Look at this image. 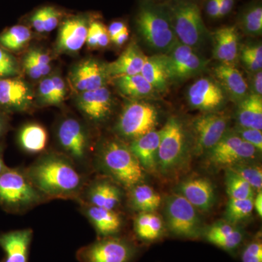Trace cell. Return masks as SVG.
I'll return each instance as SVG.
<instances>
[{
	"mask_svg": "<svg viewBox=\"0 0 262 262\" xmlns=\"http://www.w3.org/2000/svg\"><path fill=\"white\" fill-rule=\"evenodd\" d=\"M18 74V62L5 48L0 47V79L15 77Z\"/></svg>",
	"mask_w": 262,
	"mask_h": 262,
	"instance_id": "f35d334b",
	"label": "cell"
},
{
	"mask_svg": "<svg viewBox=\"0 0 262 262\" xmlns=\"http://www.w3.org/2000/svg\"><path fill=\"white\" fill-rule=\"evenodd\" d=\"M18 139L20 145L25 151L29 153L40 152L47 146V130L39 124H27L20 130Z\"/></svg>",
	"mask_w": 262,
	"mask_h": 262,
	"instance_id": "d6a6232c",
	"label": "cell"
},
{
	"mask_svg": "<svg viewBox=\"0 0 262 262\" xmlns=\"http://www.w3.org/2000/svg\"><path fill=\"white\" fill-rule=\"evenodd\" d=\"M163 3L179 42L194 50L201 47L208 33L198 3L194 0H165Z\"/></svg>",
	"mask_w": 262,
	"mask_h": 262,
	"instance_id": "277c9868",
	"label": "cell"
},
{
	"mask_svg": "<svg viewBox=\"0 0 262 262\" xmlns=\"http://www.w3.org/2000/svg\"><path fill=\"white\" fill-rule=\"evenodd\" d=\"M253 198L244 200L229 199L225 213L226 222L237 225L250 218L254 210Z\"/></svg>",
	"mask_w": 262,
	"mask_h": 262,
	"instance_id": "e575fe53",
	"label": "cell"
},
{
	"mask_svg": "<svg viewBox=\"0 0 262 262\" xmlns=\"http://www.w3.org/2000/svg\"><path fill=\"white\" fill-rule=\"evenodd\" d=\"M117 89L124 96L133 100L154 97L157 91L144 77L139 75L122 76L114 78Z\"/></svg>",
	"mask_w": 262,
	"mask_h": 262,
	"instance_id": "83f0119b",
	"label": "cell"
},
{
	"mask_svg": "<svg viewBox=\"0 0 262 262\" xmlns=\"http://www.w3.org/2000/svg\"><path fill=\"white\" fill-rule=\"evenodd\" d=\"M249 73L262 70V45L261 42L241 45L239 58Z\"/></svg>",
	"mask_w": 262,
	"mask_h": 262,
	"instance_id": "d590c367",
	"label": "cell"
},
{
	"mask_svg": "<svg viewBox=\"0 0 262 262\" xmlns=\"http://www.w3.org/2000/svg\"><path fill=\"white\" fill-rule=\"evenodd\" d=\"M98 162L105 173L127 189L144 181V169L129 146L118 139L103 143L98 153Z\"/></svg>",
	"mask_w": 262,
	"mask_h": 262,
	"instance_id": "3957f363",
	"label": "cell"
},
{
	"mask_svg": "<svg viewBox=\"0 0 262 262\" xmlns=\"http://www.w3.org/2000/svg\"><path fill=\"white\" fill-rule=\"evenodd\" d=\"M26 56L31 58L34 63L40 69L44 77L49 75L51 71V58L48 53H45L42 50L34 48V49H31Z\"/></svg>",
	"mask_w": 262,
	"mask_h": 262,
	"instance_id": "7bdbcfd3",
	"label": "cell"
},
{
	"mask_svg": "<svg viewBox=\"0 0 262 262\" xmlns=\"http://www.w3.org/2000/svg\"><path fill=\"white\" fill-rule=\"evenodd\" d=\"M221 0H206L205 11L208 18L217 20L220 19Z\"/></svg>",
	"mask_w": 262,
	"mask_h": 262,
	"instance_id": "f907efd6",
	"label": "cell"
},
{
	"mask_svg": "<svg viewBox=\"0 0 262 262\" xmlns=\"http://www.w3.org/2000/svg\"><path fill=\"white\" fill-rule=\"evenodd\" d=\"M32 36V32L27 26H13L0 34V46L9 51H19L30 41Z\"/></svg>",
	"mask_w": 262,
	"mask_h": 262,
	"instance_id": "836d02e7",
	"label": "cell"
},
{
	"mask_svg": "<svg viewBox=\"0 0 262 262\" xmlns=\"http://www.w3.org/2000/svg\"><path fill=\"white\" fill-rule=\"evenodd\" d=\"M137 32L148 47L166 54L179 42L163 3L141 0L135 16Z\"/></svg>",
	"mask_w": 262,
	"mask_h": 262,
	"instance_id": "7a4b0ae2",
	"label": "cell"
},
{
	"mask_svg": "<svg viewBox=\"0 0 262 262\" xmlns=\"http://www.w3.org/2000/svg\"><path fill=\"white\" fill-rule=\"evenodd\" d=\"M63 10L54 5H44L34 10L29 15L31 27L36 32L48 33L56 29L64 19Z\"/></svg>",
	"mask_w": 262,
	"mask_h": 262,
	"instance_id": "f1b7e54d",
	"label": "cell"
},
{
	"mask_svg": "<svg viewBox=\"0 0 262 262\" xmlns=\"http://www.w3.org/2000/svg\"><path fill=\"white\" fill-rule=\"evenodd\" d=\"M103 26L104 24L102 22L96 19H91L90 20L87 39H86V43L90 48L92 49L98 48V38Z\"/></svg>",
	"mask_w": 262,
	"mask_h": 262,
	"instance_id": "bcb514c9",
	"label": "cell"
},
{
	"mask_svg": "<svg viewBox=\"0 0 262 262\" xmlns=\"http://www.w3.org/2000/svg\"><path fill=\"white\" fill-rule=\"evenodd\" d=\"M130 189L129 202L135 211L151 213L158 209L161 205V196L147 184L141 183Z\"/></svg>",
	"mask_w": 262,
	"mask_h": 262,
	"instance_id": "1f68e13d",
	"label": "cell"
},
{
	"mask_svg": "<svg viewBox=\"0 0 262 262\" xmlns=\"http://www.w3.org/2000/svg\"><path fill=\"white\" fill-rule=\"evenodd\" d=\"M46 199L25 170L8 168L0 175V206L11 213H21Z\"/></svg>",
	"mask_w": 262,
	"mask_h": 262,
	"instance_id": "5b68a950",
	"label": "cell"
},
{
	"mask_svg": "<svg viewBox=\"0 0 262 262\" xmlns=\"http://www.w3.org/2000/svg\"><path fill=\"white\" fill-rule=\"evenodd\" d=\"M23 67L26 73L29 75V77L33 79V80H38V79L44 77L40 69H39V67L34 63V62L33 61L31 58H29L28 56H24Z\"/></svg>",
	"mask_w": 262,
	"mask_h": 262,
	"instance_id": "681fc988",
	"label": "cell"
},
{
	"mask_svg": "<svg viewBox=\"0 0 262 262\" xmlns=\"http://www.w3.org/2000/svg\"><path fill=\"white\" fill-rule=\"evenodd\" d=\"M248 86L249 94L262 96V70L249 73Z\"/></svg>",
	"mask_w": 262,
	"mask_h": 262,
	"instance_id": "c3c4849f",
	"label": "cell"
},
{
	"mask_svg": "<svg viewBox=\"0 0 262 262\" xmlns=\"http://www.w3.org/2000/svg\"><path fill=\"white\" fill-rule=\"evenodd\" d=\"M146 57L136 43H131L115 61L106 64L108 77L116 78L141 74Z\"/></svg>",
	"mask_w": 262,
	"mask_h": 262,
	"instance_id": "cb8c5ba5",
	"label": "cell"
},
{
	"mask_svg": "<svg viewBox=\"0 0 262 262\" xmlns=\"http://www.w3.org/2000/svg\"><path fill=\"white\" fill-rule=\"evenodd\" d=\"M39 99L43 104L56 106L57 101L55 94L54 86L51 77H46L40 81L38 88Z\"/></svg>",
	"mask_w": 262,
	"mask_h": 262,
	"instance_id": "b9f144b4",
	"label": "cell"
},
{
	"mask_svg": "<svg viewBox=\"0 0 262 262\" xmlns=\"http://www.w3.org/2000/svg\"><path fill=\"white\" fill-rule=\"evenodd\" d=\"M236 0H221L220 19L225 18L233 10Z\"/></svg>",
	"mask_w": 262,
	"mask_h": 262,
	"instance_id": "f5cc1de1",
	"label": "cell"
},
{
	"mask_svg": "<svg viewBox=\"0 0 262 262\" xmlns=\"http://www.w3.org/2000/svg\"><path fill=\"white\" fill-rule=\"evenodd\" d=\"M164 214L172 235L182 239H198L203 227L198 210L179 193L165 198Z\"/></svg>",
	"mask_w": 262,
	"mask_h": 262,
	"instance_id": "52a82bcc",
	"label": "cell"
},
{
	"mask_svg": "<svg viewBox=\"0 0 262 262\" xmlns=\"http://www.w3.org/2000/svg\"><path fill=\"white\" fill-rule=\"evenodd\" d=\"M194 1H196V0H194Z\"/></svg>",
	"mask_w": 262,
	"mask_h": 262,
	"instance_id": "94428289",
	"label": "cell"
},
{
	"mask_svg": "<svg viewBox=\"0 0 262 262\" xmlns=\"http://www.w3.org/2000/svg\"><path fill=\"white\" fill-rule=\"evenodd\" d=\"M151 213H139L134 221V231L138 238L146 243Z\"/></svg>",
	"mask_w": 262,
	"mask_h": 262,
	"instance_id": "f6af8a7d",
	"label": "cell"
},
{
	"mask_svg": "<svg viewBox=\"0 0 262 262\" xmlns=\"http://www.w3.org/2000/svg\"><path fill=\"white\" fill-rule=\"evenodd\" d=\"M139 248L132 241L117 237H101L77 252L80 262H134Z\"/></svg>",
	"mask_w": 262,
	"mask_h": 262,
	"instance_id": "9c48e42d",
	"label": "cell"
},
{
	"mask_svg": "<svg viewBox=\"0 0 262 262\" xmlns=\"http://www.w3.org/2000/svg\"><path fill=\"white\" fill-rule=\"evenodd\" d=\"M86 198L91 206L115 211L121 202L122 192L116 184L108 181H98L89 188Z\"/></svg>",
	"mask_w": 262,
	"mask_h": 262,
	"instance_id": "484cf974",
	"label": "cell"
},
{
	"mask_svg": "<svg viewBox=\"0 0 262 262\" xmlns=\"http://www.w3.org/2000/svg\"><path fill=\"white\" fill-rule=\"evenodd\" d=\"M225 183L229 199L244 200L254 196L255 191L250 184L229 168L226 172Z\"/></svg>",
	"mask_w": 262,
	"mask_h": 262,
	"instance_id": "8d00e7d4",
	"label": "cell"
},
{
	"mask_svg": "<svg viewBox=\"0 0 262 262\" xmlns=\"http://www.w3.org/2000/svg\"><path fill=\"white\" fill-rule=\"evenodd\" d=\"M253 208L256 210V213L261 217L262 215V192H258L256 196L253 198Z\"/></svg>",
	"mask_w": 262,
	"mask_h": 262,
	"instance_id": "9f6ffc18",
	"label": "cell"
},
{
	"mask_svg": "<svg viewBox=\"0 0 262 262\" xmlns=\"http://www.w3.org/2000/svg\"><path fill=\"white\" fill-rule=\"evenodd\" d=\"M159 114L154 105L142 100H132L124 106L117 120L119 135L133 141L156 130Z\"/></svg>",
	"mask_w": 262,
	"mask_h": 262,
	"instance_id": "ba28073f",
	"label": "cell"
},
{
	"mask_svg": "<svg viewBox=\"0 0 262 262\" xmlns=\"http://www.w3.org/2000/svg\"><path fill=\"white\" fill-rule=\"evenodd\" d=\"M213 78L223 89L227 98L235 103L249 95L247 82L235 65L219 63L213 69Z\"/></svg>",
	"mask_w": 262,
	"mask_h": 262,
	"instance_id": "44dd1931",
	"label": "cell"
},
{
	"mask_svg": "<svg viewBox=\"0 0 262 262\" xmlns=\"http://www.w3.org/2000/svg\"><path fill=\"white\" fill-rule=\"evenodd\" d=\"M110 42V37L108 35L107 27L103 26L101 34H100L99 38L98 41V48H104L107 47Z\"/></svg>",
	"mask_w": 262,
	"mask_h": 262,
	"instance_id": "db71d44e",
	"label": "cell"
},
{
	"mask_svg": "<svg viewBox=\"0 0 262 262\" xmlns=\"http://www.w3.org/2000/svg\"><path fill=\"white\" fill-rule=\"evenodd\" d=\"M259 152L254 146L243 141L233 130H228L207 152V158L212 166L228 168L237 164L253 161Z\"/></svg>",
	"mask_w": 262,
	"mask_h": 262,
	"instance_id": "30bf717a",
	"label": "cell"
},
{
	"mask_svg": "<svg viewBox=\"0 0 262 262\" xmlns=\"http://www.w3.org/2000/svg\"><path fill=\"white\" fill-rule=\"evenodd\" d=\"M5 129V122L3 117L0 116V136L3 135Z\"/></svg>",
	"mask_w": 262,
	"mask_h": 262,
	"instance_id": "680465c9",
	"label": "cell"
},
{
	"mask_svg": "<svg viewBox=\"0 0 262 262\" xmlns=\"http://www.w3.org/2000/svg\"><path fill=\"white\" fill-rule=\"evenodd\" d=\"M32 236L31 229L0 234V247L5 253L4 261L2 262H28Z\"/></svg>",
	"mask_w": 262,
	"mask_h": 262,
	"instance_id": "7402d4cb",
	"label": "cell"
},
{
	"mask_svg": "<svg viewBox=\"0 0 262 262\" xmlns=\"http://www.w3.org/2000/svg\"><path fill=\"white\" fill-rule=\"evenodd\" d=\"M229 119L225 114L204 113L192 122L193 149L198 155L208 152L225 136Z\"/></svg>",
	"mask_w": 262,
	"mask_h": 262,
	"instance_id": "7c38bea8",
	"label": "cell"
},
{
	"mask_svg": "<svg viewBox=\"0 0 262 262\" xmlns=\"http://www.w3.org/2000/svg\"><path fill=\"white\" fill-rule=\"evenodd\" d=\"M127 28V24H125V21L121 20H114L110 24V26L107 27V31L108 35H110V39L119 33L122 32V31L125 30Z\"/></svg>",
	"mask_w": 262,
	"mask_h": 262,
	"instance_id": "816d5d0a",
	"label": "cell"
},
{
	"mask_svg": "<svg viewBox=\"0 0 262 262\" xmlns=\"http://www.w3.org/2000/svg\"><path fill=\"white\" fill-rule=\"evenodd\" d=\"M160 135V130H155L131 141L129 147L144 171H157Z\"/></svg>",
	"mask_w": 262,
	"mask_h": 262,
	"instance_id": "603a6c76",
	"label": "cell"
},
{
	"mask_svg": "<svg viewBox=\"0 0 262 262\" xmlns=\"http://www.w3.org/2000/svg\"><path fill=\"white\" fill-rule=\"evenodd\" d=\"M156 1L160 2V3H163V2H165V0H156Z\"/></svg>",
	"mask_w": 262,
	"mask_h": 262,
	"instance_id": "91938a15",
	"label": "cell"
},
{
	"mask_svg": "<svg viewBox=\"0 0 262 262\" xmlns=\"http://www.w3.org/2000/svg\"><path fill=\"white\" fill-rule=\"evenodd\" d=\"M51 77L54 86L57 104H61L64 101L67 96V87H66L64 80L61 76L58 75H52Z\"/></svg>",
	"mask_w": 262,
	"mask_h": 262,
	"instance_id": "7dc6e473",
	"label": "cell"
},
{
	"mask_svg": "<svg viewBox=\"0 0 262 262\" xmlns=\"http://www.w3.org/2000/svg\"><path fill=\"white\" fill-rule=\"evenodd\" d=\"M29 179L46 198H77L84 186V179L75 164L65 155H43L25 170Z\"/></svg>",
	"mask_w": 262,
	"mask_h": 262,
	"instance_id": "6da1fadb",
	"label": "cell"
},
{
	"mask_svg": "<svg viewBox=\"0 0 262 262\" xmlns=\"http://www.w3.org/2000/svg\"><path fill=\"white\" fill-rule=\"evenodd\" d=\"M239 175L250 184L255 192H261L262 188V170L258 165L249 163L234 165L228 168Z\"/></svg>",
	"mask_w": 262,
	"mask_h": 262,
	"instance_id": "74e56055",
	"label": "cell"
},
{
	"mask_svg": "<svg viewBox=\"0 0 262 262\" xmlns=\"http://www.w3.org/2000/svg\"><path fill=\"white\" fill-rule=\"evenodd\" d=\"M164 230L165 227L163 220L155 212H151L146 243H153L159 241L163 236Z\"/></svg>",
	"mask_w": 262,
	"mask_h": 262,
	"instance_id": "ee69618b",
	"label": "cell"
},
{
	"mask_svg": "<svg viewBox=\"0 0 262 262\" xmlns=\"http://www.w3.org/2000/svg\"><path fill=\"white\" fill-rule=\"evenodd\" d=\"M89 16L81 14L66 17L60 24L56 47L61 53H76L86 43Z\"/></svg>",
	"mask_w": 262,
	"mask_h": 262,
	"instance_id": "9a60e30c",
	"label": "cell"
},
{
	"mask_svg": "<svg viewBox=\"0 0 262 262\" xmlns=\"http://www.w3.org/2000/svg\"><path fill=\"white\" fill-rule=\"evenodd\" d=\"M108 77L106 64L92 58L84 60L76 65L70 75L71 83L80 93L106 86Z\"/></svg>",
	"mask_w": 262,
	"mask_h": 262,
	"instance_id": "2e32d148",
	"label": "cell"
},
{
	"mask_svg": "<svg viewBox=\"0 0 262 262\" xmlns=\"http://www.w3.org/2000/svg\"><path fill=\"white\" fill-rule=\"evenodd\" d=\"M241 262H262V243L259 236L245 245L241 253Z\"/></svg>",
	"mask_w": 262,
	"mask_h": 262,
	"instance_id": "ab89813d",
	"label": "cell"
},
{
	"mask_svg": "<svg viewBox=\"0 0 262 262\" xmlns=\"http://www.w3.org/2000/svg\"><path fill=\"white\" fill-rule=\"evenodd\" d=\"M32 100L30 86L21 79L15 77L0 79V106L8 110H24Z\"/></svg>",
	"mask_w": 262,
	"mask_h": 262,
	"instance_id": "ffe728a7",
	"label": "cell"
},
{
	"mask_svg": "<svg viewBox=\"0 0 262 262\" xmlns=\"http://www.w3.org/2000/svg\"><path fill=\"white\" fill-rule=\"evenodd\" d=\"M57 137L66 157L74 163L83 164L89 153V139L82 124L75 118H67L60 123Z\"/></svg>",
	"mask_w": 262,
	"mask_h": 262,
	"instance_id": "5bb4252c",
	"label": "cell"
},
{
	"mask_svg": "<svg viewBox=\"0 0 262 262\" xmlns=\"http://www.w3.org/2000/svg\"><path fill=\"white\" fill-rule=\"evenodd\" d=\"M233 130L243 141H246V142L248 143V144L254 146L260 152H261V130H256V129L248 128V127H243L238 126V125L234 127Z\"/></svg>",
	"mask_w": 262,
	"mask_h": 262,
	"instance_id": "60d3db41",
	"label": "cell"
},
{
	"mask_svg": "<svg viewBox=\"0 0 262 262\" xmlns=\"http://www.w3.org/2000/svg\"><path fill=\"white\" fill-rule=\"evenodd\" d=\"M213 58L220 63L235 65L238 61L239 33L236 26L220 27L212 34Z\"/></svg>",
	"mask_w": 262,
	"mask_h": 262,
	"instance_id": "ac0fdd59",
	"label": "cell"
},
{
	"mask_svg": "<svg viewBox=\"0 0 262 262\" xmlns=\"http://www.w3.org/2000/svg\"><path fill=\"white\" fill-rule=\"evenodd\" d=\"M163 56L170 82L184 81L203 73L209 63L194 49L179 42Z\"/></svg>",
	"mask_w": 262,
	"mask_h": 262,
	"instance_id": "8fae6325",
	"label": "cell"
},
{
	"mask_svg": "<svg viewBox=\"0 0 262 262\" xmlns=\"http://www.w3.org/2000/svg\"><path fill=\"white\" fill-rule=\"evenodd\" d=\"M227 99L223 89L213 77H201L187 90L189 106L204 113L218 111L225 106Z\"/></svg>",
	"mask_w": 262,
	"mask_h": 262,
	"instance_id": "4fadbf2b",
	"label": "cell"
},
{
	"mask_svg": "<svg viewBox=\"0 0 262 262\" xmlns=\"http://www.w3.org/2000/svg\"><path fill=\"white\" fill-rule=\"evenodd\" d=\"M178 193L202 212L209 211L214 205V187L210 180L203 177L184 181L179 185Z\"/></svg>",
	"mask_w": 262,
	"mask_h": 262,
	"instance_id": "d6986e66",
	"label": "cell"
},
{
	"mask_svg": "<svg viewBox=\"0 0 262 262\" xmlns=\"http://www.w3.org/2000/svg\"><path fill=\"white\" fill-rule=\"evenodd\" d=\"M8 167L5 165L4 160H3V156L0 154V175L5 171Z\"/></svg>",
	"mask_w": 262,
	"mask_h": 262,
	"instance_id": "6f0895ef",
	"label": "cell"
},
{
	"mask_svg": "<svg viewBox=\"0 0 262 262\" xmlns=\"http://www.w3.org/2000/svg\"><path fill=\"white\" fill-rule=\"evenodd\" d=\"M77 105L84 116L95 123L105 121L111 115L113 106L112 94L106 86L80 93Z\"/></svg>",
	"mask_w": 262,
	"mask_h": 262,
	"instance_id": "e0dca14e",
	"label": "cell"
},
{
	"mask_svg": "<svg viewBox=\"0 0 262 262\" xmlns=\"http://www.w3.org/2000/svg\"><path fill=\"white\" fill-rule=\"evenodd\" d=\"M237 104V125L261 130L262 96L249 94Z\"/></svg>",
	"mask_w": 262,
	"mask_h": 262,
	"instance_id": "4316f807",
	"label": "cell"
},
{
	"mask_svg": "<svg viewBox=\"0 0 262 262\" xmlns=\"http://www.w3.org/2000/svg\"><path fill=\"white\" fill-rule=\"evenodd\" d=\"M82 210L100 237L116 236L121 230L122 218L116 211L89 204Z\"/></svg>",
	"mask_w": 262,
	"mask_h": 262,
	"instance_id": "d4e9b609",
	"label": "cell"
},
{
	"mask_svg": "<svg viewBox=\"0 0 262 262\" xmlns=\"http://www.w3.org/2000/svg\"><path fill=\"white\" fill-rule=\"evenodd\" d=\"M129 34H130V33H129L128 29H125V30L119 33L115 37L112 38L110 41L115 43L116 46H121L124 43L127 42L129 38Z\"/></svg>",
	"mask_w": 262,
	"mask_h": 262,
	"instance_id": "11a10c76",
	"label": "cell"
},
{
	"mask_svg": "<svg viewBox=\"0 0 262 262\" xmlns=\"http://www.w3.org/2000/svg\"><path fill=\"white\" fill-rule=\"evenodd\" d=\"M141 75L151 84L157 92H165L168 89L169 80L163 54L146 57Z\"/></svg>",
	"mask_w": 262,
	"mask_h": 262,
	"instance_id": "4dcf8cb0",
	"label": "cell"
},
{
	"mask_svg": "<svg viewBox=\"0 0 262 262\" xmlns=\"http://www.w3.org/2000/svg\"><path fill=\"white\" fill-rule=\"evenodd\" d=\"M160 133L157 171L169 175L180 168L187 159V133L182 122L175 117L168 119Z\"/></svg>",
	"mask_w": 262,
	"mask_h": 262,
	"instance_id": "8992f818",
	"label": "cell"
},
{
	"mask_svg": "<svg viewBox=\"0 0 262 262\" xmlns=\"http://www.w3.org/2000/svg\"><path fill=\"white\" fill-rule=\"evenodd\" d=\"M237 28L251 37L262 34V5L259 0H252L245 5L237 16Z\"/></svg>",
	"mask_w": 262,
	"mask_h": 262,
	"instance_id": "f546056e",
	"label": "cell"
}]
</instances>
